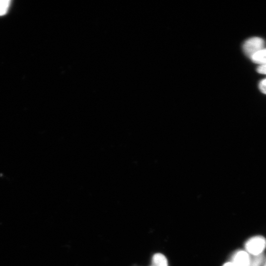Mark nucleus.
I'll return each mask as SVG.
<instances>
[{"mask_svg":"<svg viewBox=\"0 0 266 266\" xmlns=\"http://www.w3.org/2000/svg\"><path fill=\"white\" fill-rule=\"evenodd\" d=\"M266 247V239L262 236H255L249 239L245 243L247 252L254 256L262 254Z\"/></svg>","mask_w":266,"mask_h":266,"instance_id":"nucleus-1","label":"nucleus"},{"mask_svg":"<svg viewBox=\"0 0 266 266\" xmlns=\"http://www.w3.org/2000/svg\"><path fill=\"white\" fill-rule=\"evenodd\" d=\"M265 42L259 37H253L247 39L242 45L244 54L251 58L255 53L264 48Z\"/></svg>","mask_w":266,"mask_h":266,"instance_id":"nucleus-2","label":"nucleus"},{"mask_svg":"<svg viewBox=\"0 0 266 266\" xmlns=\"http://www.w3.org/2000/svg\"><path fill=\"white\" fill-rule=\"evenodd\" d=\"M250 258L248 253L243 250H239L234 253L231 262L234 266H249Z\"/></svg>","mask_w":266,"mask_h":266,"instance_id":"nucleus-3","label":"nucleus"},{"mask_svg":"<svg viewBox=\"0 0 266 266\" xmlns=\"http://www.w3.org/2000/svg\"><path fill=\"white\" fill-rule=\"evenodd\" d=\"M150 266H168L167 259L161 253H155L152 257Z\"/></svg>","mask_w":266,"mask_h":266,"instance_id":"nucleus-4","label":"nucleus"},{"mask_svg":"<svg viewBox=\"0 0 266 266\" xmlns=\"http://www.w3.org/2000/svg\"><path fill=\"white\" fill-rule=\"evenodd\" d=\"M255 63L264 65L266 64V48H264L255 53L251 58Z\"/></svg>","mask_w":266,"mask_h":266,"instance_id":"nucleus-5","label":"nucleus"},{"mask_svg":"<svg viewBox=\"0 0 266 266\" xmlns=\"http://www.w3.org/2000/svg\"><path fill=\"white\" fill-rule=\"evenodd\" d=\"M11 2L10 0H0V16L4 15L7 13Z\"/></svg>","mask_w":266,"mask_h":266,"instance_id":"nucleus-6","label":"nucleus"},{"mask_svg":"<svg viewBox=\"0 0 266 266\" xmlns=\"http://www.w3.org/2000/svg\"><path fill=\"white\" fill-rule=\"evenodd\" d=\"M264 258V255L262 254L255 256L252 260H250L249 266H261L263 263Z\"/></svg>","mask_w":266,"mask_h":266,"instance_id":"nucleus-7","label":"nucleus"},{"mask_svg":"<svg viewBox=\"0 0 266 266\" xmlns=\"http://www.w3.org/2000/svg\"><path fill=\"white\" fill-rule=\"evenodd\" d=\"M259 88L263 94H266V78L260 81L259 84Z\"/></svg>","mask_w":266,"mask_h":266,"instance_id":"nucleus-8","label":"nucleus"},{"mask_svg":"<svg viewBox=\"0 0 266 266\" xmlns=\"http://www.w3.org/2000/svg\"><path fill=\"white\" fill-rule=\"evenodd\" d=\"M257 71L259 73L266 74V64L259 66L257 68Z\"/></svg>","mask_w":266,"mask_h":266,"instance_id":"nucleus-9","label":"nucleus"},{"mask_svg":"<svg viewBox=\"0 0 266 266\" xmlns=\"http://www.w3.org/2000/svg\"><path fill=\"white\" fill-rule=\"evenodd\" d=\"M222 266H234V265L231 262H228L224 263Z\"/></svg>","mask_w":266,"mask_h":266,"instance_id":"nucleus-10","label":"nucleus"},{"mask_svg":"<svg viewBox=\"0 0 266 266\" xmlns=\"http://www.w3.org/2000/svg\"><path fill=\"white\" fill-rule=\"evenodd\" d=\"M263 266H266V260L265 262L264 263V264Z\"/></svg>","mask_w":266,"mask_h":266,"instance_id":"nucleus-11","label":"nucleus"}]
</instances>
